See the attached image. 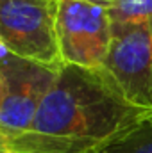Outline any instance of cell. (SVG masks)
Returning a JSON list of instances; mask_svg holds the SVG:
<instances>
[{
  "instance_id": "obj_1",
  "label": "cell",
  "mask_w": 152,
  "mask_h": 153,
  "mask_svg": "<svg viewBox=\"0 0 152 153\" xmlns=\"http://www.w3.org/2000/svg\"><path fill=\"white\" fill-rule=\"evenodd\" d=\"M150 114L132 105L102 70L63 64L31 130L68 139L86 153Z\"/></svg>"
},
{
  "instance_id": "obj_2",
  "label": "cell",
  "mask_w": 152,
  "mask_h": 153,
  "mask_svg": "<svg viewBox=\"0 0 152 153\" xmlns=\"http://www.w3.org/2000/svg\"><path fill=\"white\" fill-rule=\"evenodd\" d=\"M57 0H0V46L5 53L48 66H63Z\"/></svg>"
},
{
  "instance_id": "obj_3",
  "label": "cell",
  "mask_w": 152,
  "mask_h": 153,
  "mask_svg": "<svg viewBox=\"0 0 152 153\" xmlns=\"http://www.w3.org/2000/svg\"><path fill=\"white\" fill-rule=\"evenodd\" d=\"M56 32L63 64L102 68L113 39L108 5L86 0H57Z\"/></svg>"
},
{
  "instance_id": "obj_4",
  "label": "cell",
  "mask_w": 152,
  "mask_h": 153,
  "mask_svg": "<svg viewBox=\"0 0 152 153\" xmlns=\"http://www.w3.org/2000/svg\"><path fill=\"white\" fill-rule=\"evenodd\" d=\"M100 70L132 105L152 112V20L113 27Z\"/></svg>"
},
{
  "instance_id": "obj_5",
  "label": "cell",
  "mask_w": 152,
  "mask_h": 153,
  "mask_svg": "<svg viewBox=\"0 0 152 153\" xmlns=\"http://www.w3.org/2000/svg\"><path fill=\"white\" fill-rule=\"evenodd\" d=\"M61 66H48L27 61L11 53L0 57L2 103L0 126L9 132H27L32 128L39 105L54 85Z\"/></svg>"
},
{
  "instance_id": "obj_6",
  "label": "cell",
  "mask_w": 152,
  "mask_h": 153,
  "mask_svg": "<svg viewBox=\"0 0 152 153\" xmlns=\"http://www.w3.org/2000/svg\"><path fill=\"white\" fill-rule=\"evenodd\" d=\"M86 153H152V114Z\"/></svg>"
},
{
  "instance_id": "obj_7",
  "label": "cell",
  "mask_w": 152,
  "mask_h": 153,
  "mask_svg": "<svg viewBox=\"0 0 152 153\" xmlns=\"http://www.w3.org/2000/svg\"><path fill=\"white\" fill-rule=\"evenodd\" d=\"M108 9L113 27L145 23L152 20V0H114Z\"/></svg>"
},
{
  "instance_id": "obj_8",
  "label": "cell",
  "mask_w": 152,
  "mask_h": 153,
  "mask_svg": "<svg viewBox=\"0 0 152 153\" xmlns=\"http://www.w3.org/2000/svg\"><path fill=\"white\" fill-rule=\"evenodd\" d=\"M86 2H93V4H100V5H111L114 0H86Z\"/></svg>"
},
{
  "instance_id": "obj_9",
  "label": "cell",
  "mask_w": 152,
  "mask_h": 153,
  "mask_svg": "<svg viewBox=\"0 0 152 153\" xmlns=\"http://www.w3.org/2000/svg\"><path fill=\"white\" fill-rule=\"evenodd\" d=\"M2 96H4V89H2V76H0V103H2Z\"/></svg>"
},
{
  "instance_id": "obj_10",
  "label": "cell",
  "mask_w": 152,
  "mask_h": 153,
  "mask_svg": "<svg viewBox=\"0 0 152 153\" xmlns=\"http://www.w3.org/2000/svg\"><path fill=\"white\" fill-rule=\"evenodd\" d=\"M4 53H5V52H4V48H2V46H0V57H2V55H4Z\"/></svg>"
},
{
  "instance_id": "obj_11",
  "label": "cell",
  "mask_w": 152,
  "mask_h": 153,
  "mask_svg": "<svg viewBox=\"0 0 152 153\" xmlns=\"http://www.w3.org/2000/svg\"><path fill=\"white\" fill-rule=\"evenodd\" d=\"M0 153H5V150H4V148H2V146H0Z\"/></svg>"
},
{
  "instance_id": "obj_12",
  "label": "cell",
  "mask_w": 152,
  "mask_h": 153,
  "mask_svg": "<svg viewBox=\"0 0 152 153\" xmlns=\"http://www.w3.org/2000/svg\"><path fill=\"white\" fill-rule=\"evenodd\" d=\"M7 153H16V152H7Z\"/></svg>"
}]
</instances>
